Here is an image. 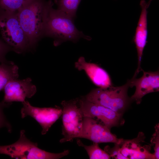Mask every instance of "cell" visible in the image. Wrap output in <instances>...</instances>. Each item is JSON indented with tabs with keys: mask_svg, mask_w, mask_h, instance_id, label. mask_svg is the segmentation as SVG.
<instances>
[{
	"mask_svg": "<svg viewBox=\"0 0 159 159\" xmlns=\"http://www.w3.org/2000/svg\"><path fill=\"white\" fill-rule=\"evenodd\" d=\"M52 2L51 0H28L17 12L20 25L32 49L43 37L46 14Z\"/></svg>",
	"mask_w": 159,
	"mask_h": 159,
	"instance_id": "7a4b0ae2",
	"label": "cell"
},
{
	"mask_svg": "<svg viewBox=\"0 0 159 159\" xmlns=\"http://www.w3.org/2000/svg\"><path fill=\"white\" fill-rule=\"evenodd\" d=\"M78 99L63 101L62 109V143L78 138L82 128L83 117L78 104Z\"/></svg>",
	"mask_w": 159,
	"mask_h": 159,
	"instance_id": "8992f818",
	"label": "cell"
},
{
	"mask_svg": "<svg viewBox=\"0 0 159 159\" xmlns=\"http://www.w3.org/2000/svg\"><path fill=\"white\" fill-rule=\"evenodd\" d=\"M145 137L144 133L139 132L137 137L131 140H124L120 144L119 150L127 159H155L150 153L151 145H143Z\"/></svg>",
	"mask_w": 159,
	"mask_h": 159,
	"instance_id": "8fae6325",
	"label": "cell"
},
{
	"mask_svg": "<svg viewBox=\"0 0 159 159\" xmlns=\"http://www.w3.org/2000/svg\"><path fill=\"white\" fill-rule=\"evenodd\" d=\"M67 150L59 153L47 152L38 147L26 136L25 131L21 130L20 137L15 143L8 145H0V154L7 155L11 158L24 159H58L67 155Z\"/></svg>",
	"mask_w": 159,
	"mask_h": 159,
	"instance_id": "5b68a950",
	"label": "cell"
},
{
	"mask_svg": "<svg viewBox=\"0 0 159 159\" xmlns=\"http://www.w3.org/2000/svg\"><path fill=\"white\" fill-rule=\"evenodd\" d=\"M82 0H54L57 9L63 11L74 19Z\"/></svg>",
	"mask_w": 159,
	"mask_h": 159,
	"instance_id": "2e32d148",
	"label": "cell"
},
{
	"mask_svg": "<svg viewBox=\"0 0 159 159\" xmlns=\"http://www.w3.org/2000/svg\"><path fill=\"white\" fill-rule=\"evenodd\" d=\"M115 144V146L112 148H110L108 146L105 147V150L110 155L111 158L117 159H127L120 153L119 144Z\"/></svg>",
	"mask_w": 159,
	"mask_h": 159,
	"instance_id": "ffe728a7",
	"label": "cell"
},
{
	"mask_svg": "<svg viewBox=\"0 0 159 159\" xmlns=\"http://www.w3.org/2000/svg\"><path fill=\"white\" fill-rule=\"evenodd\" d=\"M155 132L150 141L151 144L154 146L153 153L155 159L159 158V124H157L155 127Z\"/></svg>",
	"mask_w": 159,
	"mask_h": 159,
	"instance_id": "d6986e66",
	"label": "cell"
},
{
	"mask_svg": "<svg viewBox=\"0 0 159 159\" xmlns=\"http://www.w3.org/2000/svg\"><path fill=\"white\" fill-rule=\"evenodd\" d=\"M78 138L86 139L98 143H111L119 144L123 140L118 138L103 124L88 117H83L82 130Z\"/></svg>",
	"mask_w": 159,
	"mask_h": 159,
	"instance_id": "ba28073f",
	"label": "cell"
},
{
	"mask_svg": "<svg viewBox=\"0 0 159 159\" xmlns=\"http://www.w3.org/2000/svg\"><path fill=\"white\" fill-rule=\"evenodd\" d=\"M143 75L138 79L132 78L130 80V87L136 88L134 94L130 97L132 101L138 104L140 103L143 97L146 95L159 91V72H145L142 70Z\"/></svg>",
	"mask_w": 159,
	"mask_h": 159,
	"instance_id": "30bf717a",
	"label": "cell"
},
{
	"mask_svg": "<svg viewBox=\"0 0 159 159\" xmlns=\"http://www.w3.org/2000/svg\"><path fill=\"white\" fill-rule=\"evenodd\" d=\"M130 82L128 80L126 84L120 86L94 89L85 97L92 103L123 114L132 101L127 95Z\"/></svg>",
	"mask_w": 159,
	"mask_h": 159,
	"instance_id": "3957f363",
	"label": "cell"
},
{
	"mask_svg": "<svg viewBox=\"0 0 159 159\" xmlns=\"http://www.w3.org/2000/svg\"><path fill=\"white\" fill-rule=\"evenodd\" d=\"M28 0H0V8L17 12Z\"/></svg>",
	"mask_w": 159,
	"mask_h": 159,
	"instance_id": "e0dca14e",
	"label": "cell"
},
{
	"mask_svg": "<svg viewBox=\"0 0 159 159\" xmlns=\"http://www.w3.org/2000/svg\"><path fill=\"white\" fill-rule=\"evenodd\" d=\"M79 70H83L94 84L98 87L106 88L112 86L110 77L108 73L98 65L86 62L83 57L75 63Z\"/></svg>",
	"mask_w": 159,
	"mask_h": 159,
	"instance_id": "4fadbf2b",
	"label": "cell"
},
{
	"mask_svg": "<svg viewBox=\"0 0 159 159\" xmlns=\"http://www.w3.org/2000/svg\"><path fill=\"white\" fill-rule=\"evenodd\" d=\"M152 1V0H149L148 2L147 3V7L148 8L149 7L151 3V2Z\"/></svg>",
	"mask_w": 159,
	"mask_h": 159,
	"instance_id": "7402d4cb",
	"label": "cell"
},
{
	"mask_svg": "<svg viewBox=\"0 0 159 159\" xmlns=\"http://www.w3.org/2000/svg\"><path fill=\"white\" fill-rule=\"evenodd\" d=\"M77 143L80 146L83 147L87 151L90 159H109L111 156L105 150L102 149L99 146V143L93 142L90 145H84L80 140L77 139Z\"/></svg>",
	"mask_w": 159,
	"mask_h": 159,
	"instance_id": "9a60e30c",
	"label": "cell"
},
{
	"mask_svg": "<svg viewBox=\"0 0 159 159\" xmlns=\"http://www.w3.org/2000/svg\"><path fill=\"white\" fill-rule=\"evenodd\" d=\"M21 113L22 118L29 116L34 118L42 128V135H45L62 114V109L55 107H38L32 106L27 101L22 102Z\"/></svg>",
	"mask_w": 159,
	"mask_h": 159,
	"instance_id": "52a82bcc",
	"label": "cell"
},
{
	"mask_svg": "<svg viewBox=\"0 0 159 159\" xmlns=\"http://www.w3.org/2000/svg\"><path fill=\"white\" fill-rule=\"evenodd\" d=\"M0 30L4 42L16 53L21 54L32 49L20 25L17 12L0 8Z\"/></svg>",
	"mask_w": 159,
	"mask_h": 159,
	"instance_id": "277c9868",
	"label": "cell"
},
{
	"mask_svg": "<svg viewBox=\"0 0 159 159\" xmlns=\"http://www.w3.org/2000/svg\"><path fill=\"white\" fill-rule=\"evenodd\" d=\"M11 104V103H6L2 102H0V128L5 127L10 132L12 130L11 127L4 114L3 110L10 105Z\"/></svg>",
	"mask_w": 159,
	"mask_h": 159,
	"instance_id": "ac0fdd59",
	"label": "cell"
},
{
	"mask_svg": "<svg viewBox=\"0 0 159 159\" xmlns=\"http://www.w3.org/2000/svg\"><path fill=\"white\" fill-rule=\"evenodd\" d=\"M19 68L13 62L8 61L0 64V91L10 81L18 79Z\"/></svg>",
	"mask_w": 159,
	"mask_h": 159,
	"instance_id": "5bb4252c",
	"label": "cell"
},
{
	"mask_svg": "<svg viewBox=\"0 0 159 159\" xmlns=\"http://www.w3.org/2000/svg\"><path fill=\"white\" fill-rule=\"evenodd\" d=\"M13 51L12 48L5 42L0 39V63L7 62L6 58V54L9 52Z\"/></svg>",
	"mask_w": 159,
	"mask_h": 159,
	"instance_id": "44dd1931",
	"label": "cell"
},
{
	"mask_svg": "<svg viewBox=\"0 0 159 159\" xmlns=\"http://www.w3.org/2000/svg\"><path fill=\"white\" fill-rule=\"evenodd\" d=\"M140 4L141 11L134 38L137 52L138 65L133 77H136L142 70L140 67L141 63L143 51L147 43L148 35L147 3L145 0H141Z\"/></svg>",
	"mask_w": 159,
	"mask_h": 159,
	"instance_id": "7c38bea8",
	"label": "cell"
},
{
	"mask_svg": "<svg viewBox=\"0 0 159 159\" xmlns=\"http://www.w3.org/2000/svg\"><path fill=\"white\" fill-rule=\"evenodd\" d=\"M53 5L52 2L47 11L43 37H49L54 39L55 46L67 41L75 42L81 38L88 40L91 39V37L77 29L74 24V19L57 9H54Z\"/></svg>",
	"mask_w": 159,
	"mask_h": 159,
	"instance_id": "6da1fadb",
	"label": "cell"
},
{
	"mask_svg": "<svg viewBox=\"0 0 159 159\" xmlns=\"http://www.w3.org/2000/svg\"><path fill=\"white\" fill-rule=\"evenodd\" d=\"M31 78L23 80L14 79L9 81L5 86L4 95L2 101L3 102L12 103L13 102L25 101L26 98L32 97L37 92L36 86L32 82Z\"/></svg>",
	"mask_w": 159,
	"mask_h": 159,
	"instance_id": "9c48e42d",
	"label": "cell"
}]
</instances>
